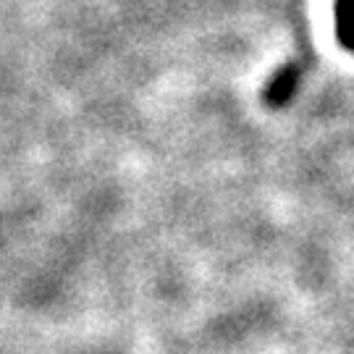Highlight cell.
<instances>
[{
	"label": "cell",
	"instance_id": "cell-1",
	"mask_svg": "<svg viewBox=\"0 0 354 354\" xmlns=\"http://www.w3.org/2000/svg\"><path fill=\"white\" fill-rule=\"evenodd\" d=\"M294 89H297V68H294V66H286V68H281L279 76L270 82V87H268V102L283 105V102L294 95Z\"/></svg>",
	"mask_w": 354,
	"mask_h": 354
},
{
	"label": "cell",
	"instance_id": "cell-2",
	"mask_svg": "<svg viewBox=\"0 0 354 354\" xmlns=\"http://www.w3.org/2000/svg\"><path fill=\"white\" fill-rule=\"evenodd\" d=\"M339 37L354 50V0H339Z\"/></svg>",
	"mask_w": 354,
	"mask_h": 354
}]
</instances>
